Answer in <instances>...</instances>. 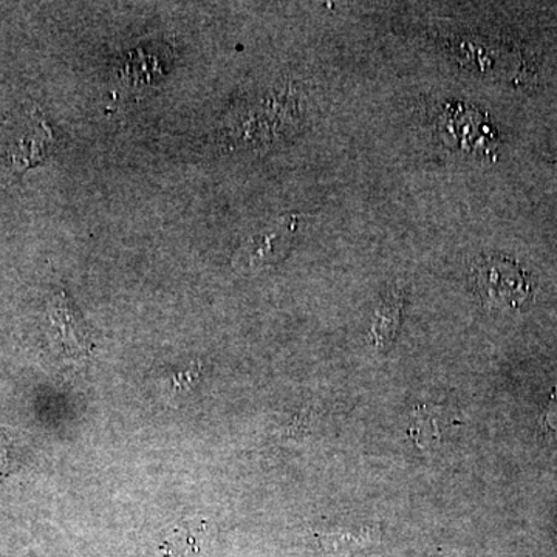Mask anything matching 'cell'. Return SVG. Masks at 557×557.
Returning <instances> with one entry per match:
<instances>
[{"label": "cell", "instance_id": "8992f818", "mask_svg": "<svg viewBox=\"0 0 557 557\" xmlns=\"http://www.w3.org/2000/svg\"><path fill=\"white\" fill-rule=\"evenodd\" d=\"M207 533V523H182L161 545V553L170 557H188L199 552L201 539Z\"/></svg>", "mask_w": 557, "mask_h": 557}, {"label": "cell", "instance_id": "7a4b0ae2", "mask_svg": "<svg viewBox=\"0 0 557 557\" xmlns=\"http://www.w3.org/2000/svg\"><path fill=\"white\" fill-rule=\"evenodd\" d=\"M475 284L482 298L502 310L519 309L531 295L525 271L505 258L482 260L475 269Z\"/></svg>", "mask_w": 557, "mask_h": 557}, {"label": "cell", "instance_id": "277c9868", "mask_svg": "<svg viewBox=\"0 0 557 557\" xmlns=\"http://www.w3.org/2000/svg\"><path fill=\"white\" fill-rule=\"evenodd\" d=\"M296 230V223L277 226L274 231H265L249 239L239 252V263L248 270L260 269L276 262L287 247L289 234Z\"/></svg>", "mask_w": 557, "mask_h": 557}, {"label": "cell", "instance_id": "5b68a950", "mask_svg": "<svg viewBox=\"0 0 557 557\" xmlns=\"http://www.w3.org/2000/svg\"><path fill=\"white\" fill-rule=\"evenodd\" d=\"M403 295L398 289L391 293L380 302L375 311L370 343L373 347L384 348L394 341L397 335L399 321H401Z\"/></svg>", "mask_w": 557, "mask_h": 557}, {"label": "cell", "instance_id": "3957f363", "mask_svg": "<svg viewBox=\"0 0 557 557\" xmlns=\"http://www.w3.org/2000/svg\"><path fill=\"white\" fill-rule=\"evenodd\" d=\"M51 339L61 357L86 359L89 357L91 341L86 324L72 309L64 293L54 298L50 306Z\"/></svg>", "mask_w": 557, "mask_h": 557}, {"label": "cell", "instance_id": "6da1fadb", "mask_svg": "<svg viewBox=\"0 0 557 557\" xmlns=\"http://www.w3.org/2000/svg\"><path fill=\"white\" fill-rule=\"evenodd\" d=\"M54 138L46 116L35 104L22 110L7 134V156L11 170L17 174L38 166L49 159Z\"/></svg>", "mask_w": 557, "mask_h": 557}]
</instances>
